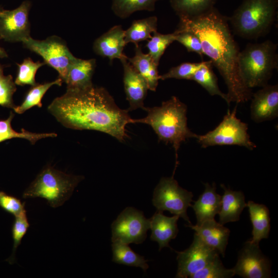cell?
<instances>
[{"label": "cell", "mask_w": 278, "mask_h": 278, "mask_svg": "<svg viewBox=\"0 0 278 278\" xmlns=\"http://www.w3.org/2000/svg\"><path fill=\"white\" fill-rule=\"evenodd\" d=\"M47 110L66 128L102 132L121 142L127 136V125L132 123L127 110L119 108L106 89L93 84L66 89L65 94L53 100Z\"/></svg>", "instance_id": "1"}, {"label": "cell", "mask_w": 278, "mask_h": 278, "mask_svg": "<svg viewBox=\"0 0 278 278\" xmlns=\"http://www.w3.org/2000/svg\"><path fill=\"white\" fill-rule=\"evenodd\" d=\"M177 29L188 30L200 39L203 53L210 58L228 88V104L245 102L251 99L252 89L244 84L238 66L239 48L231 32L228 18L215 7L199 16L179 18Z\"/></svg>", "instance_id": "2"}, {"label": "cell", "mask_w": 278, "mask_h": 278, "mask_svg": "<svg viewBox=\"0 0 278 278\" xmlns=\"http://www.w3.org/2000/svg\"><path fill=\"white\" fill-rule=\"evenodd\" d=\"M147 115L140 119H132V123L150 125L159 140L166 144H171L175 149L176 159L181 143L197 134L192 132L187 123V106L176 96L163 101L161 106L144 107Z\"/></svg>", "instance_id": "3"}, {"label": "cell", "mask_w": 278, "mask_h": 278, "mask_svg": "<svg viewBox=\"0 0 278 278\" xmlns=\"http://www.w3.org/2000/svg\"><path fill=\"white\" fill-rule=\"evenodd\" d=\"M277 44L270 40L262 43H249L238 57L240 76L247 87H263L277 69Z\"/></svg>", "instance_id": "4"}, {"label": "cell", "mask_w": 278, "mask_h": 278, "mask_svg": "<svg viewBox=\"0 0 278 278\" xmlns=\"http://www.w3.org/2000/svg\"><path fill=\"white\" fill-rule=\"evenodd\" d=\"M278 0H243L228 18L234 32L246 39H256L268 32L272 26Z\"/></svg>", "instance_id": "5"}, {"label": "cell", "mask_w": 278, "mask_h": 278, "mask_svg": "<svg viewBox=\"0 0 278 278\" xmlns=\"http://www.w3.org/2000/svg\"><path fill=\"white\" fill-rule=\"evenodd\" d=\"M84 179L81 176L67 174L47 166L25 190L24 199H45L52 207L62 205L72 196L75 188Z\"/></svg>", "instance_id": "6"}, {"label": "cell", "mask_w": 278, "mask_h": 278, "mask_svg": "<svg viewBox=\"0 0 278 278\" xmlns=\"http://www.w3.org/2000/svg\"><path fill=\"white\" fill-rule=\"evenodd\" d=\"M237 106L229 110L219 125L204 135L197 134L195 138L202 148L216 145H238L252 150L256 145L250 138L248 124L236 117Z\"/></svg>", "instance_id": "7"}, {"label": "cell", "mask_w": 278, "mask_h": 278, "mask_svg": "<svg viewBox=\"0 0 278 278\" xmlns=\"http://www.w3.org/2000/svg\"><path fill=\"white\" fill-rule=\"evenodd\" d=\"M22 42L25 48L42 57L45 64L55 70L58 77L64 82L70 66L77 58L71 52L64 40L57 36L43 40L34 39L30 36Z\"/></svg>", "instance_id": "8"}, {"label": "cell", "mask_w": 278, "mask_h": 278, "mask_svg": "<svg viewBox=\"0 0 278 278\" xmlns=\"http://www.w3.org/2000/svg\"><path fill=\"white\" fill-rule=\"evenodd\" d=\"M193 197V193L181 187L172 176L161 179L154 190L152 201L157 211H168L192 224L187 209Z\"/></svg>", "instance_id": "9"}, {"label": "cell", "mask_w": 278, "mask_h": 278, "mask_svg": "<svg viewBox=\"0 0 278 278\" xmlns=\"http://www.w3.org/2000/svg\"><path fill=\"white\" fill-rule=\"evenodd\" d=\"M150 225V218L147 219L143 212L127 207L111 225L112 242L118 241L127 245L142 244L147 237Z\"/></svg>", "instance_id": "10"}, {"label": "cell", "mask_w": 278, "mask_h": 278, "mask_svg": "<svg viewBox=\"0 0 278 278\" xmlns=\"http://www.w3.org/2000/svg\"><path fill=\"white\" fill-rule=\"evenodd\" d=\"M178 269L176 277H190L212 261L219 253L205 243L195 233L193 241L186 250L178 252Z\"/></svg>", "instance_id": "11"}, {"label": "cell", "mask_w": 278, "mask_h": 278, "mask_svg": "<svg viewBox=\"0 0 278 278\" xmlns=\"http://www.w3.org/2000/svg\"><path fill=\"white\" fill-rule=\"evenodd\" d=\"M31 3L26 1L16 9L0 7V39L10 42H22L30 37L29 12Z\"/></svg>", "instance_id": "12"}, {"label": "cell", "mask_w": 278, "mask_h": 278, "mask_svg": "<svg viewBox=\"0 0 278 278\" xmlns=\"http://www.w3.org/2000/svg\"><path fill=\"white\" fill-rule=\"evenodd\" d=\"M232 269L235 275L244 278H268L271 275L269 260L263 254L259 245L249 240L239 251L237 263Z\"/></svg>", "instance_id": "13"}, {"label": "cell", "mask_w": 278, "mask_h": 278, "mask_svg": "<svg viewBox=\"0 0 278 278\" xmlns=\"http://www.w3.org/2000/svg\"><path fill=\"white\" fill-rule=\"evenodd\" d=\"M253 93L251 118L258 123L272 120L278 116V85H266Z\"/></svg>", "instance_id": "14"}, {"label": "cell", "mask_w": 278, "mask_h": 278, "mask_svg": "<svg viewBox=\"0 0 278 278\" xmlns=\"http://www.w3.org/2000/svg\"><path fill=\"white\" fill-rule=\"evenodd\" d=\"M127 56L120 61L124 71L123 82L126 99L129 102L128 111L144 109V101L149 90L145 79L127 60Z\"/></svg>", "instance_id": "15"}, {"label": "cell", "mask_w": 278, "mask_h": 278, "mask_svg": "<svg viewBox=\"0 0 278 278\" xmlns=\"http://www.w3.org/2000/svg\"><path fill=\"white\" fill-rule=\"evenodd\" d=\"M125 37V30L122 26H114L95 40L93 50L97 55L108 58L111 62L114 59L120 60L126 56L123 53L126 45Z\"/></svg>", "instance_id": "16"}, {"label": "cell", "mask_w": 278, "mask_h": 278, "mask_svg": "<svg viewBox=\"0 0 278 278\" xmlns=\"http://www.w3.org/2000/svg\"><path fill=\"white\" fill-rule=\"evenodd\" d=\"M195 231V233L207 245L225 256L226 247L230 235V230L214 219L206 220L200 225H185Z\"/></svg>", "instance_id": "17"}, {"label": "cell", "mask_w": 278, "mask_h": 278, "mask_svg": "<svg viewBox=\"0 0 278 278\" xmlns=\"http://www.w3.org/2000/svg\"><path fill=\"white\" fill-rule=\"evenodd\" d=\"M179 218L178 215L168 217L163 215V212L157 211L150 218V239L159 244L160 251L164 247L171 249L169 243L178 234L177 221Z\"/></svg>", "instance_id": "18"}, {"label": "cell", "mask_w": 278, "mask_h": 278, "mask_svg": "<svg viewBox=\"0 0 278 278\" xmlns=\"http://www.w3.org/2000/svg\"><path fill=\"white\" fill-rule=\"evenodd\" d=\"M205 189L198 200L191 206L196 214L197 223L200 225L203 222L214 219L218 214L221 207V197L216 193V184H204Z\"/></svg>", "instance_id": "19"}, {"label": "cell", "mask_w": 278, "mask_h": 278, "mask_svg": "<svg viewBox=\"0 0 278 278\" xmlns=\"http://www.w3.org/2000/svg\"><path fill=\"white\" fill-rule=\"evenodd\" d=\"M224 193L221 197V207L218 213L219 222L224 224L239 220L240 215L247 207L244 193L241 191H234L221 184Z\"/></svg>", "instance_id": "20"}, {"label": "cell", "mask_w": 278, "mask_h": 278, "mask_svg": "<svg viewBox=\"0 0 278 278\" xmlns=\"http://www.w3.org/2000/svg\"><path fill=\"white\" fill-rule=\"evenodd\" d=\"M96 59H77L70 66L64 82L66 89H83L92 85Z\"/></svg>", "instance_id": "21"}, {"label": "cell", "mask_w": 278, "mask_h": 278, "mask_svg": "<svg viewBox=\"0 0 278 278\" xmlns=\"http://www.w3.org/2000/svg\"><path fill=\"white\" fill-rule=\"evenodd\" d=\"M133 57H127L128 61L145 79L149 90L155 91L160 80L158 66L148 54L142 51L141 46L135 45Z\"/></svg>", "instance_id": "22"}, {"label": "cell", "mask_w": 278, "mask_h": 278, "mask_svg": "<svg viewBox=\"0 0 278 278\" xmlns=\"http://www.w3.org/2000/svg\"><path fill=\"white\" fill-rule=\"evenodd\" d=\"M250 220L252 224V238L250 242L259 245L262 239L268 238L270 230V216L268 208L264 204L252 201L247 203Z\"/></svg>", "instance_id": "23"}, {"label": "cell", "mask_w": 278, "mask_h": 278, "mask_svg": "<svg viewBox=\"0 0 278 278\" xmlns=\"http://www.w3.org/2000/svg\"><path fill=\"white\" fill-rule=\"evenodd\" d=\"M158 19L155 16L134 20L131 26L125 30L126 44L133 43L137 45L141 41L149 40L157 31Z\"/></svg>", "instance_id": "24"}, {"label": "cell", "mask_w": 278, "mask_h": 278, "mask_svg": "<svg viewBox=\"0 0 278 278\" xmlns=\"http://www.w3.org/2000/svg\"><path fill=\"white\" fill-rule=\"evenodd\" d=\"M216 0H170L171 8L179 18H192L210 10Z\"/></svg>", "instance_id": "25"}, {"label": "cell", "mask_w": 278, "mask_h": 278, "mask_svg": "<svg viewBox=\"0 0 278 278\" xmlns=\"http://www.w3.org/2000/svg\"><path fill=\"white\" fill-rule=\"evenodd\" d=\"M112 260L115 263L140 267L146 272L148 269V260L133 251L128 245L116 241L112 242Z\"/></svg>", "instance_id": "26"}, {"label": "cell", "mask_w": 278, "mask_h": 278, "mask_svg": "<svg viewBox=\"0 0 278 278\" xmlns=\"http://www.w3.org/2000/svg\"><path fill=\"white\" fill-rule=\"evenodd\" d=\"M211 60L204 61V64L193 74L190 80H194L199 84L211 95L220 96L228 103L227 94L220 91L217 83V78L213 72Z\"/></svg>", "instance_id": "27"}, {"label": "cell", "mask_w": 278, "mask_h": 278, "mask_svg": "<svg viewBox=\"0 0 278 278\" xmlns=\"http://www.w3.org/2000/svg\"><path fill=\"white\" fill-rule=\"evenodd\" d=\"M14 114L10 111L9 117L5 120H0V143L14 138H24L34 144L38 141L46 138L54 137L57 134L55 133H34L22 129L21 132L13 130L11 126V121Z\"/></svg>", "instance_id": "28"}, {"label": "cell", "mask_w": 278, "mask_h": 278, "mask_svg": "<svg viewBox=\"0 0 278 278\" xmlns=\"http://www.w3.org/2000/svg\"><path fill=\"white\" fill-rule=\"evenodd\" d=\"M63 82L62 79L58 77L53 81L37 83L32 86L26 93L22 103L20 106H15L13 110L21 114L33 107L41 108L42 106V99L48 90L54 85L61 86Z\"/></svg>", "instance_id": "29"}, {"label": "cell", "mask_w": 278, "mask_h": 278, "mask_svg": "<svg viewBox=\"0 0 278 278\" xmlns=\"http://www.w3.org/2000/svg\"><path fill=\"white\" fill-rule=\"evenodd\" d=\"M159 1L161 0H113L112 10L118 17L126 19L137 11H154Z\"/></svg>", "instance_id": "30"}, {"label": "cell", "mask_w": 278, "mask_h": 278, "mask_svg": "<svg viewBox=\"0 0 278 278\" xmlns=\"http://www.w3.org/2000/svg\"><path fill=\"white\" fill-rule=\"evenodd\" d=\"M177 34L176 30L173 33L168 34H162L156 31L148 40L146 45L148 50V54L157 65H159L161 58L166 49L176 41Z\"/></svg>", "instance_id": "31"}, {"label": "cell", "mask_w": 278, "mask_h": 278, "mask_svg": "<svg viewBox=\"0 0 278 278\" xmlns=\"http://www.w3.org/2000/svg\"><path fill=\"white\" fill-rule=\"evenodd\" d=\"M45 64L44 62H34L30 58H25L21 63H17L18 71L14 81L15 84L20 86L36 85L37 83L35 78L36 73Z\"/></svg>", "instance_id": "32"}, {"label": "cell", "mask_w": 278, "mask_h": 278, "mask_svg": "<svg viewBox=\"0 0 278 278\" xmlns=\"http://www.w3.org/2000/svg\"><path fill=\"white\" fill-rule=\"evenodd\" d=\"M235 275L233 269H227L222 264L219 254L205 266L193 274L190 278H230Z\"/></svg>", "instance_id": "33"}, {"label": "cell", "mask_w": 278, "mask_h": 278, "mask_svg": "<svg viewBox=\"0 0 278 278\" xmlns=\"http://www.w3.org/2000/svg\"><path fill=\"white\" fill-rule=\"evenodd\" d=\"M15 219L12 228L13 248L11 255L6 259L10 264H13L15 260V253L18 247L27 232L29 223L26 215V211L21 215L14 217Z\"/></svg>", "instance_id": "34"}, {"label": "cell", "mask_w": 278, "mask_h": 278, "mask_svg": "<svg viewBox=\"0 0 278 278\" xmlns=\"http://www.w3.org/2000/svg\"><path fill=\"white\" fill-rule=\"evenodd\" d=\"M16 90L12 75L4 74V66L0 63V106L13 109V95Z\"/></svg>", "instance_id": "35"}, {"label": "cell", "mask_w": 278, "mask_h": 278, "mask_svg": "<svg viewBox=\"0 0 278 278\" xmlns=\"http://www.w3.org/2000/svg\"><path fill=\"white\" fill-rule=\"evenodd\" d=\"M204 63L184 62L178 66L171 67L167 73L160 75V79L164 80L167 79L190 80L195 73Z\"/></svg>", "instance_id": "36"}, {"label": "cell", "mask_w": 278, "mask_h": 278, "mask_svg": "<svg viewBox=\"0 0 278 278\" xmlns=\"http://www.w3.org/2000/svg\"><path fill=\"white\" fill-rule=\"evenodd\" d=\"M176 41L182 44L188 52L198 54L201 57L204 55L199 38L193 32L188 30L177 29Z\"/></svg>", "instance_id": "37"}, {"label": "cell", "mask_w": 278, "mask_h": 278, "mask_svg": "<svg viewBox=\"0 0 278 278\" xmlns=\"http://www.w3.org/2000/svg\"><path fill=\"white\" fill-rule=\"evenodd\" d=\"M0 207L14 217L18 216L26 211L25 203H22L16 197L2 191H0Z\"/></svg>", "instance_id": "38"}, {"label": "cell", "mask_w": 278, "mask_h": 278, "mask_svg": "<svg viewBox=\"0 0 278 278\" xmlns=\"http://www.w3.org/2000/svg\"><path fill=\"white\" fill-rule=\"evenodd\" d=\"M8 57V54L5 50L0 47V58H6Z\"/></svg>", "instance_id": "39"}]
</instances>
